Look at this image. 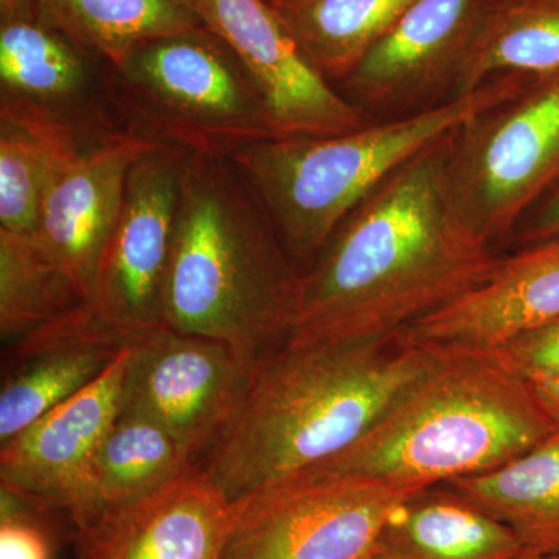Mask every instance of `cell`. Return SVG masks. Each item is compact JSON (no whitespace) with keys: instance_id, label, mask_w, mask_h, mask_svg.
I'll use <instances>...</instances> for the list:
<instances>
[{"instance_id":"6da1fadb","label":"cell","mask_w":559,"mask_h":559,"mask_svg":"<svg viewBox=\"0 0 559 559\" xmlns=\"http://www.w3.org/2000/svg\"><path fill=\"white\" fill-rule=\"evenodd\" d=\"M452 135L364 198L300 271L286 344L400 336L492 274L495 242L452 191Z\"/></svg>"},{"instance_id":"7a4b0ae2","label":"cell","mask_w":559,"mask_h":559,"mask_svg":"<svg viewBox=\"0 0 559 559\" xmlns=\"http://www.w3.org/2000/svg\"><path fill=\"white\" fill-rule=\"evenodd\" d=\"M443 356L403 336L285 344L257 364L200 468L235 500L307 473L367 432Z\"/></svg>"},{"instance_id":"3957f363","label":"cell","mask_w":559,"mask_h":559,"mask_svg":"<svg viewBox=\"0 0 559 559\" xmlns=\"http://www.w3.org/2000/svg\"><path fill=\"white\" fill-rule=\"evenodd\" d=\"M300 271L230 157L186 154L164 326L257 366L288 341Z\"/></svg>"},{"instance_id":"277c9868","label":"cell","mask_w":559,"mask_h":559,"mask_svg":"<svg viewBox=\"0 0 559 559\" xmlns=\"http://www.w3.org/2000/svg\"><path fill=\"white\" fill-rule=\"evenodd\" d=\"M441 356L362 439L301 474L428 489L498 468L559 428L535 388L492 353Z\"/></svg>"},{"instance_id":"5b68a950","label":"cell","mask_w":559,"mask_h":559,"mask_svg":"<svg viewBox=\"0 0 559 559\" xmlns=\"http://www.w3.org/2000/svg\"><path fill=\"white\" fill-rule=\"evenodd\" d=\"M533 76L503 73L430 108L333 135L275 138L230 157L249 180L299 271L392 173L471 120L516 97Z\"/></svg>"},{"instance_id":"8992f818","label":"cell","mask_w":559,"mask_h":559,"mask_svg":"<svg viewBox=\"0 0 559 559\" xmlns=\"http://www.w3.org/2000/svg\"><path fill=\"white\" fill-rule=\"evenodd\" d=\"M112 90L128 134L165 148L231 157L280 138L255 81L205 25L132 51Z\"/></svg>"},{"instance_id":"52a82bcc","label":"cell","mask_w":559,"mask_h":559,"mask_svg":"<svg viewBox=\"0 0 559 559\" xmlns=\"http://www.w3.org/2000/svg\"><path fill=\"white\" fill-rule=\"evenodd\" d=\"M0 120L66 153L128 134L112 66L50 25L32 0H0Z\"/></svg>"},{"instance_id":"ba28073f","label":"cell","mask_w":559,"mask_h":559,"mask_svg":"<svg viewBox=\"0 0 559 559\" xmlns=\"http://www.w3.org/2000/svg\"><path fill=\"white\" fill-rule=\"evenodd\" d=\"M448 175L489 241L514 234L559 183V70L533 76L516 97L455 131Z\"/></svg>"},{"instance_id":"9c48e42d","label":"cell","mask_w":559,"mask_h":559,"mask_svg":"<svg viewBox=\"0 0 559 559\" xmlns=\"http://www.w3.org/2000/svg\"><path fill=\"white\" fill-rule=\"evenodd\" d=\"M423 489L299 474L231 500L223 559H369L393 511Z\"/></svg>"},{"instance_id":"30bf717a","label":"cell","mask_w":559,"mask_h":559,"mask_svg":"<svg viewBox=\"0 0 559 559\" xmlns=\"http://www.w3.org/2000/svg\"><path fill=\"white\" fill-rule=\"evenodd\" d=\"M121 412L157 423L197 457L237 411L253 364L224 342L159 326L130 341Z\"/></svg>"},{"instance_id":"8fae6325","label":"cell","mask_w":559,"mask_h":559,"mask_svg":"<svg viewBox=\"0 0 559 559\" xmlns=\"http://www.w3.org/2000/svg\"><path fill=\"white\" fill-rule=\"evenodd\" d=\"M186 153L157 146L132 167L90 308L120 336L164 326Z\"/></svg>"},{"instance_id":"7c38bea8","label":"cell","mask_w":559,"mask_h":559,"mask_svg":"<svg viewBox=\"0 0 559 559\" xmlns=\"http://www.w3.org/2000/svg\"><path fill=\"white\" fill-rule=\"evenodd\" d=\"M205 27L248 70L280 138L358 130L366 112L312 68L266 0H198Z\"/></svg>"},{"instance_id":"4fadbf2b","label":"cell","mask_w":559,"mask_h":559,"mask_svg":"<svg viewBox=\"0 0 559 559\" xmlns=\"http://www.w3.org/2000/svg\"><path fill=\"white\" fill-rule=\"evenodd\" d=\"M131 345L98 380L40 417L0 450V489L36 510L75 516L92 463L121 411Z\"/></svg>"},{"instance_id":"5bb4252c","label":"cell","mask_w":559,"mask_h":559,"mask_svg":"<svg viewBox=\"0 0 559 559\" xmlns=\"http://www.w3.org/2000/svg\"><path fill=\"white\" fill-rule=\"evenodd\" d=\"M492 0H417L337 90L366 112L454 95Z\"/></svg>"},{"instance_id":"9a60e30c","label":"cell","mask_w":559,"mask_h":559,"mask_svg":"<svg viewBox=\"0 0 559 559\" xmlns=\"http://www.w3.org/2000/svg\"><path fill=\"white\" fill-rule=\"evenodd\" d=\"M156 143L121 134L83 153H60L51 167L38 231L90 305L121 205L128 176Z\"/></svg>"},{"instance_id":"2e32d148","label":"cell","mask_w":559,"mask_h":559,"mask_svg":"<svg viewBox=\"0 0 559 559\" xmlns=\"http://www.w3.org/2000/svg\"><path fill=\"white\" fill-rule=\"evenodd\" d=\"M559 320V240L500 259L477 288L401 336L444 356L481 355Z\"/></svg>"},{"instance_id":"e0dca14e","label":"cell","mask_w":559,"mask_h":559,"mask_svg":"<svg viewBox=\"0 0 559 559\" xmlns=\"http://www.w3.org/2000/svg\"><path fill=\"white\" fill-rule=\"evenodd\" d=\"M230 500L200 465L81 525L83 559H223Z\"/></svg>"},{"instance_id":"ac0fdd59","label":"cell","mask_w":559,"mask_h":559,"mask_svg":"<svg viewBox=\"0 0 559 559\" xmlns=\"http://www.w3.org/2000/svg\"><path fill=\"white\" fill-rule=\"evenodd\" d=\"M130 341L103 325L90 305L14 341L0 390V443L98 380Z\"/></svg>"},{"instance_id":"d6986e66","label":"cell","mask_w":559,"mask_h":559,"mask_svg":"<svg viewBox=\"0 0 559 559\" xmlns=\"http://www.w3.org/2000/svg\"><path fill=\"white\" fill-rule=\"evenodd\" d=\"M380 559H520L516 533L454 489H423L393 511L378 538Z\"/></svg>"},{"instance_id":"ffe728a7","label":"cell","mask_w":559,"mask_h":559,"mask_svg":"<svg viewBox=\"0 0 559 559\" xmlns=\"http://www.w3.org/2000/svg\"><path fill=\"white\" fill-rule=\"evenodd\" d=\"M198 460L157 423L121 412L95 455L75 524L143 498L189 473Z\"/></svg>"},{"instance_id":"44dd1931","label":"cell","mask_w":559,"mask_h":559,"mask_svg":"<svg viewBox=\"0 0 559 559\" xmlns=\"http://www.w3.org/2000/svg\"><path fill=\"white\" fill-rule=\"evenodd\" d=\"M447 487L509 525L524 557L559 555V428L520 457Z\"/></svg>"},{"instance_id":"7402d4cb","label":"cell","mask_w":559,"mask_h":559,"mask_svg":"<svg viewBox=\"0 0 559 559\" xmlns=\"http://www.w3.org/2000/svg\"><path fill=\"white\" fill-rule=\"evenodd\" d=\"M304 57L337 86L417 0H266Z\"/></svg>"},{"instance_id":"603a6c76","label":"cell","mask_w":559,"mask_h":559,"mask_svg":"<svg viewBox=\"0 0 559 559\" xmlns=\"http://www.w3.org/2000/svg\"><path fill=\"white\" fill-rule=\"evenodd\" d=\"M40 16L79 46L119 66L153 43L200 28L198 0H32Z\"/></svg>"},{"instance_id":"cb8c5ba5","label":"cell","mask_w":559,"mask_h":559,"mask_svg":"<svg viewBox=\"0 0 559 559\" xmlns=\"http://www.w3.org/2000/svg\"><path fill=\"white\" fill-rule=\"evenodd\" d=\"M559 70V0H492L454 95L469 94L503 73Z\"/></svg>"},{"instance_id":"d4e9b609","label":"cell","mask_w":559,"mask_h":559,"mask_svg":"<svg viewBox=\"0 0 559 559\" xmlns=\"http://www.w3.org/2000/svg\"><path fill=\"white\" fill-rule=\"evenodd\" d=\"M87 305L75 280L36 234L0 230V334L17 341Z\"/></svg>"},{"instance_id":"484cf974","label":"cell","mask_w":559,"mask_h":559,"mask_svg":"<svg viewBox=\"0 0 559 559\" xmlns=\"http://www.w3.org/2000/svg\"><path fill=\"white\" fill-rule=\"evenodd\" d=\"M20 124L0 120V230L38 231L40 202L58 154Z\"/></svg>"},{"instance_id":"4316f807","label":"cell","mask_w":559,"mask_h":559,"mask_svg":"<svg viewBox=\"0 0 559 559\" xmlns=\"http://www.w3.org/2000/svg\"><path fill=\"white\" fill-rule=\"evenodd\" d=\"M491 353L525 381L555 380L559 378V320L521 334Z\"/></svg>"},{"instance_id":"83f0119b","label":"cell","mask_w":559,"mask_h":559,"mask_svg":"<svg viewBox=\"0 0 559 559\" xmlns=\"http://www.w3.org/2000/svg\"><path fill=\"white\" fill-rule=\"evenodd\" d=\"M25 509V503L2 491L0 559H50L46 533Z\"/></svg>"},{"instance_id":"f1b7e54d","label":"cell","mask_w":559,"mask_h":559,"mask_svg":"<svg viewBox=\"0 0 559 559\" xmlns=\"http://www.w3.org/2000/svg\"><path fill=\"white\" fill-rule=\"evenodd\" d=\"M514 234L521 248L559 240V183L530 210Z\"/></svg>"},{"instance_id":"f546056e","label":"cell","mask_w":559,"mask_h":559,"mask_svg":"<svg viewBox=\"0 0 559 559\" xmlns=\"http://www.w3.org/2000/svg\"><path fill=\"white\" fill-rule=\"evenodd\" d=\"M530 384L535 388L544 406L547 407V411H549L559 423V378H555V380L530 382Z\"/></svg>"},{"instance_id":"4dcf8cb0","label":"cell","mask_w":559,"mask_h":559,"mask_svg":"<svg viewBox=\"0 0 559 559\" xmlns=\"http://www.w3.org/2000/svg\"><path fill=\"white\" fill-rule=\"evenodd\" d=\"M520 559H559V555H544V557H521Z\"/></svg>"},{"instance_id":"1f68e13d","label":"cell","mask_w":559,"mask_h":559,"mask_svg":"<svg viewBox=\"0 0 559 559\" xmlns=\"http://www.w3.org/2000/svg\"><path fill=\"white\" fill-rule=\"evenodd\" d=\"M369 559H380V558H377V557H374V555H373V557H370Z\"/></svg>"}]
</instances>
